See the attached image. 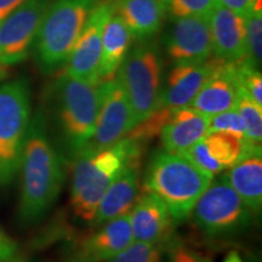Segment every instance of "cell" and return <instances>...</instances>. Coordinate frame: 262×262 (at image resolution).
<instances>
[{
    "mask_svg": "<svg viewBox=\"0 0 262 262\" xmlns=\"http://www.w3.org/2000/svg\"><path fill=\"white\" fill-rule=\"evenodd\" d=\"M18 173L17 215L24 225H33L50 211L64 181V158L52 142L48 119L40 108L32 114Z\"/></svg>",
    "mask_w": 262,
    "mask_h": 262,
    "instance_id": "obj_1",
    "label": "cell"
},
{
    "mask_svg": "<svg viewBox=\"0 0 262 262\" xmlns=\"http://www.w3.org/2000/svg\"><path fill=\"white\" fill-rule=\"evenodd\" d=\"M143 147L124 137L106 148L84 150L73 160L71 206L79 220L93 222L104 192L131 158L142 155Z\"/></svg>",
    "mask_w": 262,
    "mask_h": 262,
    "instance_id": "obj_2",
    "label": "cell"
},
{
    "mask_svg": "<svg viewBox=\"0 0 262 262\" xmlns=\"http://www.w3.org/2000/svg\"><path fill=\"white\" fill-rule=\"evenodd\" d=\"M214 176L199 168L185 153L156 152L147 165L143 189L166 205L175 224L187 220L196 201Z\"/></svg>",
    "mask_w": 262,
    "mask_h": 262,
    "instance_id": "obj_3",
    "label": "cell"
},
{
    "mask_svg": "<svg viewBox=\"0 0 262 262\" xmlns=\"http://www.w3.org/2000/svg\"><path fill=\"white\" fill-rule=\"evenodd\" d=\"M55 126L62 152L74 160L89 145L100 107V84H89L68 74L58 75L52 85Z\"/></svg>",
    "mask_w": 262,
    "mask_h": 262,
    "instance_id": "obj_4",
    "label": "cell"
},
{
    "mask_svg": "<svg viewBox=\"0 0 262 262\" xmlns=\"http://www.w3.org/2000/svg\"><path fill=\"white\" fill-rule=\"evenodd\" d=\"M100 0H51L35 38V61L45 74L66 66L75 41Z\"/></svg>",
    "mask_w": 262,
    "mask_h": 262,
    "instance_id": "obj_5",
    "label": "cell"
},
{
    "mask_svg": "<svg viewBox=\"0 0 262 262\" xmlns=\"http://www.w3.org/2000/svg\"><path fill=\"white\" fill-rule=\"evenodd\" d=\"M32 119L31 88L25 78L0 84V186L17 178Z\"/></svg>",
    "mask_w": 262,
    "mask_h": 262,
    "instance_id": "obj_6",
    "label": "cell"
},
{
    "mask_svg": "<svg viewBox=\"0 0 262 262\" xmlns=\"http://www.w3.org/2000/svg\"><path fill=\"white\" fill-rule=\"evenodd\" d=\"M163 61L156 42L139 41L127 52L116 77L122 84L135 123L142 122L160 107Z\"/></svg>",
    "mask_w": 262,
    "mask_h": 262,
    "instance_id": "obj_7",
    "label": "cell"
},
{
    "mask_svg": "<svg viewBox=\"0 0 262 262\" xmlns=\"http://www.w3.org/2000/svg\"><path fill=\"white\" fill-rule=\"evenodd\" d=\"M196 227L205 237L224 239L245 231L253 222V211L229 185L225 173L212 179L193 208Z\"/></svg>",
    "mask_w": 262,
    "mask_h": 262,
    "instance_id": "obj_8",
    "label": "cell"
},
{
    "mask_svg": "<svg viewBox=\"0 0 262 262\" xmlns=\"http://www.w3.org/2000/svg\"><path fill=\"white\" fill-rule=\"evenodd\" d=\"M50 2L26 0L0 22V66L8 68L29 56Z\"/></svg>",
    "mask_w": 262,
    "mask_h": 262,
    "instance_id": "obj_9",
    "label": "cell"
},
{
    "mask_svg": "<svg viewBox=\"0 0 262 262\" xmlns=\"http://www.w3.org/2000/svg\"><path fill=\"white\" fill-rule=\"evenodd\" d=\"M101 98L96 125L84 150H98L124 139L136 125L130 102L117 77L100 84Z\"/></svg>",
    "mask_w": 262,
    "mask_h": 262,
    "instance_id": "obj_10",
    "label": "cell"
},
{
    "mask_svg": "<svg viewBox=\"0 0 262 262\" xmlns=\"http://www.w3.org/2000/svg\"><path fill=\"white\" fill-rule=\"evenodd\" d=\"M112 14V3H97L72 49L66 63V74L85 83L100 84L98 66L102 49L103 29Z\"/></svg>",
    "mask_w": 262,
    "mask_h": 262,
    "instance_id": "obj_11",
    "label": "cell"
},
{
    "mask_svg": "<svg viewBox=\"0 0 262 262\" xmlns=\"http://www.w3.org/2000/svg\"><path fill=\"white\" fill-rule=\"evenodd\" d=\"M165 37V49L173 63H198L212 54L210 25L208 17L172 19Z\"/></svg>",
    "mask_w": 262,
    "mask_h": 262,
    "instance_id": "obj_12",
    "label": "cell"
},
{
    "mask_svg": "<svg viewBox=\"0 0 262 262\" xmlns=\"http://www.w3.org/2000/svg\"><path fill=\"white\" fill-rule=\"evenodd\" d=\"M250 141L227 131H211L186 150V156L199 168L212 176L222 173L234 165Z\"/></svg>",
    "mask_w": 262,
    "mask_h": 262,
    "instance_id": "obj_13",
    "label": "cell"
},
{
    "mask_svg": "<svg viewBox=\"0 0 262 262\" xmlns=\"http://www.w3.org/2000/svg\"><path fill=\"white\" fill-rule=\"evenodd\" d=\"M129 215L134 241L165 249L172 238L175 222L166 205L158 196L143 189Z\"/></svg>",
    "mask_w": 262,
    "mask_h": 262,
    "instance_id": "obj_14",
    "label": "cell"
},
{
    "mask_svg": "<svg viewBox=\"0 0 262 262\" xmlns=\"http://www.w3.org/2000/svg\"><path fill=\"white\" fill-rule=\"evenodd\" d=\"M141 158L142 155L131 158L104 192L91 222L94 226H100L131 211L140 195Z\"/></svg>",
    "mask_w": 262,
    "mask_h": 262,
    "instance_id": "obj_15",
    "label": "cell"
},
{
    "mask_svg": "<svg viewBox=\"0 0 262 262\" xmlns=\"http://www.w3.org/2000/svg\"><path fill=\"white\" fill-rule=\"evenodd\" d=\"M215 58L198 63H175L162 88L160 106L178 111L191 106L195 95L214 71Z\"/></svg>",
    "mask_w": 262,
    "mask_h": 262,
    "instance_id": "obj_16",
    "label": "cell"
},
{
    "mask_svg": "<svg viewBox=\"0 0 262 262\" xmlns=\"http://www.w3.org/2000/svg\"><path fill=\"white\" fill-rule=\"evenodd\" d=\"M212 54L216 60L237 62L247 56L245 18L217 5L209 15Z\"/></svg>",
    "mask_w": 262,
    "mask_h": 262,
    "instance_id": "obj_17",
    "label": "cell"
},
{
    "mask_svg": "<svg viewBox=\"0 0 262 262\" xmlns=\"http://www.w3.org/2000/svg\"><path fill=\"white\" fill-rule=\"evenodd\" d=\"M238 89L232 62L216 60L214 71L203 84L189 107L209 118L234 110Z\"/></svg>",
    "mask_w": 262,
    "mask_h": 262,
    "instance_id": "obj_18",
    "label": "cell"
},
{
    "mask_svg": "<svg viewBox=\"0 0 262 262\" xmlns=\"http://www.w3.org/2000/svg\"><path fill=\"white\" fill-rule=\"evenodd\" d=\"M229 185L245 205L258 215L262 208V149L261 145L249 142L242 158L225 172Z\"/></svg>",
    "mask_w": 262,
    "mask_h": 262,
    "instance_id": "obj_19",
    "label": "cell"
},
{
    "mask_svg": "<svg viewBox=\"0 0 262 262\" xmlns=\"http://www.w3.org/2000/svg\"><path fill=\"white\" fill-rule=\"evenodd\" d=\"M129 214L97 226L81 242L79 256L91 262H107L129 247L134 242Z\"/></svg>",
    "mask_w": 262,
    "mask_h": 262,
    "instance_id": "obj_20",
    "label": "cell"
},
{
    "mask_svg": "<svg viewBox=\"0 0 262 262\" xmlns=\"http://www.w3.org/2000/svg\"><path fill=\"white\" fill-rule=\"evenodd\" d=\"M113 12L123 19L133 38L149 40L158 33L165 17L163 0H111Z\"/></svg>",
    "mask_w": 262,
    "mask_h": 262,
    "instance_id": "obj_21",
    "label": "cell"
},
{
    "mask_svg": "<svg viewBox=\"0 0 262 262\" xmlns=\"http://www.w3.org/2000/svg\"><path fill=\"white\" fill-rule=\"evenodd\" d=\"M209 119L192 107L175 111L159 135L163 148L168 152H186L208 134Z\"/></svg>",
    "mask_w": 262,
    "mask_h": 262,
    "instance_id": "obj_22",
    "label": "cell"
},
{
    "mask_svg": "<svg viewBox=\"0 0 262 262\" xmlns=\"http://www.w3.org/2000/svg\"><path fill=\"white\" fill-rule=\"evenodd\" d=\"M133 35L124 21L117 14H112L107 21L102 35L100 66H98V81L113 79L120 64L130 50Z\"/></svg>",
    "mask_w": 262,
    "mask_h": 262,
    "instance_id": "obj_23",
    "label": "cell"
},
{
    "mask_svg": "<svg viewBox=\"0 0 262 262\" xmlns=\"http://www.w3.org/2000/svg\"><path fill=\"white\" fill-rule=\"evenodd\" d=\"M235 110L245 125V139L261 145L262 141V106L254 102L243 90L238 89Z\"/></svg>",
    "mask_w": 262,
    "mask_h": 262,
    "instance_id": "obj_24",
    "label": "cell"
},
{
    "mask_svg": "<svg viewBox=\"0 0 262 262\" xmlns=\"http://www.w3.org/2000/svg\"><path fill=\"white\" fill-rule=\"evenodd\" d=\"M173 112H175V111L170 110V108L160 106L158 110L150 114L149 117H147L146 119L142 120V122L137 123L136 125L129 131V134H127L125 137L133 139L134 141H136V142H139L140 145L145 146L150 140H153L155 137L160 135L163 127L169 122L170 118L172 117Z\"/></svg>",
    "mask_w": 262,
    "mask_h": 262,
    "instance_id": "obj_25",
    "label": "cell"
},
{
    "mask_svg": "<svg viewBox=\"0 0 262 262\" xmlns=\"http://www.w3.org/2000/svg\"><path fill=\"white\" fill-rule=\"evenodd\" d=\"M165 15L172 19L185 17H209L219 5V0H163Z\"/></svg>",
    "mask_w": 262,
    "mask_h": 262,
    "instance_id": "obj_26",
    "label": "cell"
},
{
    "mask_svg": "<svg viewBox=\"0 0 262 262\" xmlns=\"http://www.w3.org/2000/svg\"><path fill=\"white\" fill-rule=\"evenodd\" d=\"M247 56L245 61L260 70L262 54V10L255 9L245 17Z\"/></svg>",
    "mask_w": 262,
    "mask_h": 262,
    "instance_id": "obj_27",
    "label": "cell"
},
{
    "mask_svg": "<svg viewBox=\"0 0 262 262\" xmlns=\"http://www.w3.org/2000/svg\"><path fill=\"white\" fill-rule=\"evenodd\" d=\"M164 249L159 245L134 241L107 262H162Z\"/></svg>",
    "mask_w": 262,
    "mask_h": 262,
    "instance_id": "obj_28",
    "label": "cell"
},
{
    "mask_svg": "<svg viewBox=\"0 0 262 262\" xmlns=\"http://www.w3.org/2000/svg\"><path fill=\"white\" fill-rule=\"evenodd\" d=\"M211 131H227L241 137H245L244 122L235 108L210 117L208 133Z\"/></svg>",
    "mask_w": 262,
    "mask_h": 262,
    "instance_id": "obj_29",
    "label": "cell"
},
{
    "mask_svg": "<svg viewBox=\"0 0 262 262\" xmlns=\"http://www.w3.org/2000/svg\"><path fill=\"white\" fill-rule=\"evenodd\" d=\"M169 262H210L201 251L186 244L181 239L172 237L165 247Z\"/></svg>",
    "mask_w": 262,
    "mask_h": 262,
    "instance_id": "obj_30",
    "label": "cell"
},
{
    "mask_svg": "<svg viewBox=\"0 0 262 262\" xmlns=\"http://www.w3.org/2000/svg\"><path fill=\"white\" fill-rule=\"evenodd\" d=\"M0 262H25L16 242L0 226Z\"/></svg>",
    "mask_w": 262,
    "mask_h": 262,
    "instance_id": "obj_31",
    "label": "cell"
},
{
    "mask_svg": "<svg viewBox=\"0 0 262 262\" xmlns=\"http://www.w3.org/2000/svg\"><path fill=\"white\" fill-rule=\"evenodd\" d=\"M219 5L232 10L245 18L255 9H261V0H219Z\"/></svg>",
    "mask_w": 262,
    "mask_h": 262,
    "instance_id": "obj_32",
    "label": "cell"
},
{
    "mask_svg": "<svg viewBox=\"0 0 262 262\" xmlns=\"http://www.w3.org/2000/svg\"><path fill=\"white\" fill-rule=\"evenodd\" d=\"M26 0H0V22L21 6Z\"/></svg>",
    "mask_w": 262,
    "mask_h": 262,
    "instance_id": "obj_33",
    "label": "cell"
},
{
    "mask_svg": "<svg viewBox=\"0 0 262 262\" xmlns=\"http://www.w3.org/2000/svg\"><path fill=\"white\" fill-rule=\"evenodd\" d=\"M222 262H244V261L237 251H229L227 256L225 257V260Z\"/></svg>",
    "mask_w": 262,
    "mask_h": 262,
    "instance_id": "obj_34",
    "label": "cell"
},
{
    "mask_svg": "<svg viewBox=\"0 0 262 262\" xmlns=\"http://www.w3.org/2000/svg\"><path fill=\"white\" fill-rule=\"evenodd\" d=\"M6 75H8V71H6V67H3V66H0V81L4 80L6 78Z\"/></svg>",
    "mask_w": 262,
    "mask_h": 262,
    "instance_id": "obj_35",
    "label": "cell"
},
{
    "mask_svg": "<svg viewBox=\"0 0 262 262\" xmlns=\"http://www.w3.org/2000/svg\"><path fill=\"white\" fill-rule=\"evenodd\" d=\"M72 262H91V261H89V260H86V258H83V257H80V256H78L77 258H74L73 261Z\"/></svg>",
    "mask_w": 262,
    "mask_h": 262,
    "instance_id": "obj_36",
    "label": "cell"
}]
</instances>
